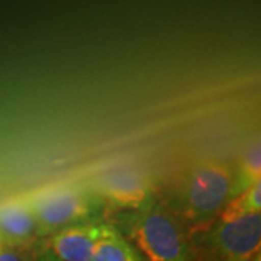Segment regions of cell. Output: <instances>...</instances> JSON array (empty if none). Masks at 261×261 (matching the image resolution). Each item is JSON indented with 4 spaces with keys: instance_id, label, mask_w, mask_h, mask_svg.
Returning a JSON list of instances; mask_svg holds the SVG:
<instances>
[{
    "instance_id": "13",
    "label": "cell",
    "mask_w": 261,
    "mask_h": 261,
    "mask_svg": "<svg viewBox=\"0 0 261 261\" xmlns=\"http://www.w3.org/2000/svg\"><path fill=\"white\" fill-rule=\"evenodd\" d=\"M0 245H2V243H0Z\"/></svg>"
},
{
    "instance_id": "4",
    "label": "cell",
    "mask_w": 261,
    "mask_h": 261,
    "mask_svg": "<svg viewBox=\"0 0 261 261\" xmlns=\"http://www.w3.org/2000/svg\"><path fill=\"white\" fill-rule=\"evenodd\" d=\"M96 193L108 203L119 209L140 211L151 202V181L137 167L106 170L94 180Z\"/></svg>"
},
{
    "instance_id": "6",
    "label": "cell",
    "mask_w": 261,
    "mask_h": 261,
    "mask_svg": "<svg viewBox=\"0 0 261 261\" xmlns=\"http://www.w3.org/2000/svg\"><path fill=\"white\" fill-rule=\"evenodd\" d=\"M102 225L80 222L58 229L49 240V254L58 261H92Z\"/></svg>"
},
{
    "instance_id": "8",
    "label": "cell",
    "mask_w": 261,
    "mask_h": 261,
    "mask_svg": "<svg viewBox=\"0 0 261 261\" xmlns=\"http://www.w3.org/2000/svg\"><path fill=\"white\" fill-rule=\"evenodd\" d=\"M92 261H144V258L119 229L111 225H102V233L96 244Z\"/></svg>"
},
{
    "instance_id": "7",
    "label": "cell",
    "mask_w": 261,
    "mask_h": 261,
    "mask_svg": "<svg viewBox=\"0 0 261 261\" xmlns=\"http://www.w3.org/2000/svg\"><path fill=\"white\" fill-rule=\"evenodd\" d=\"M42 233L29 202H13L0 207V243L22 247Z\"/></svg>"
},
{
    "instance_id": "9",
    "label": "cell",
    "mask_w": 261,
    "mask_h": 261,
    "mask_svg": "<svg viewBox=\"0 0 261 261\" xmlns=\"http://www.w3.org/2000/svg\"><path fill=\"white\" fill-rule=\"evenodd\" d=\"M261 147L258 137L245 148L237 168L233 170L231 199L245 192L257 181H261Z\"/></svg>"
},
{
    "instance_id": "2",
    "label": "cell",
    "mask_w": 261,
    "mask_h": 261,
    "mask_svg": "<svg viewBox=\"0 0 261 261\" xmlns=\"http://www.w3.org/2000/svg\"><path fill=\"white\" fill-rule=\"evenodd\" d=\"M132 247L144 261H195L181 221L166 203L149 202L129 224Z\"/></svg>"
},
{
    "instance_id": "10",
    "label": "cell",
    "mask_w": 261,
    "mask_h": 261,
    "mask_svg": "<svg viewBox=\"0 0 261 261\" xmlns=\"http://www.w3.org/2000/svg\"><path fill=\"white\" fill-rule=\"evenodd\" d=\"M261 181H257L245 192L232 197L221 211V222H231L247 215L260 214Z\"/></svg>"
},
{
    "instance_id": "1",
    "label": "cell",
    "mask_w": 261,
    "mask_h": 261,
    "mask_svg": "<svg viewBox=\"0 0 261 261\" xmlns=\"http://www.w3.org/2000/svg\"><path fill=\"white\" fill-rule=\"evenodd\" d=\"M233 168L225 160L196 161L178 176L171 209L183 222L200 224L219 214L231 200Z\"/></svg>"
},
{
    "instance_id": "12",
    "label": "cell",
    "mask_w": 261,
    "mask_h": 261,
    "mask_svg": "<svg viewBox=\"0 0 261 261\" xmlns=\"http://www.w3.org/2000/svg\"><path fill=\"white\" fill-rule=\"evenodd\" d=\"M38 261H58V260L48 252V254H45V255H42V257H41Z\"/></svg>"
},
{
    "instance_id": "11",
    "label": "cell",
    "mask_w": 261,
    "mask_h": 261,
    "mask_svg": "<svg viewBox=\"0 0 261 261\" xmlns=\"http://www.w3.org/2000/svg\"><path fill=\"white\" fill-rule=\"evenodd\" d=\"M0 261H29V257L20 247L0 245Z\"/></svg>"
},
{
    "instance_id": "3",
    "label": "cell",
    "mask_w": 261,
    "mask_h": 261,
    "mask_svg": "<svg viewBox=\"0 0 261 261\" xmlns=\"http://www.w3.org/2000/svg\"><path fill=\"white\" fill-rule=\"evenodd\" d=\"M42 233L86 222L93 214V197L79 187H58L28 200Z\"/></svg>"
},
{
    "instance_id": "5",
    "label": "cell",
    "mask_w": 261,
    "mask_h": 261,
    "mask_svg": "<svg viewBox=\"0 0 261 261\" xmlns=\"http://www.w3.org/2000/svg\"><path fill=\"white\" fill-rule=\"evenodd\" d=\"M211 241L216 261L252 260L260 250L261 215H247L231 222H219Z\"/></svg>"
}]
</instances>
